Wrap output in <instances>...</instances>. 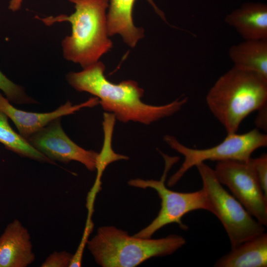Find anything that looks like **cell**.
Wrapping results in <instances>:
<instances>
[{
	"mask_svg": "<svg viewBox=\"0 0 267 267\" xmlns=\"http://www.w3.org/2000/svg\"><path fill=\"white\" fill-rule=\"evenodd\" d=\"M185 243V239L177 234L142 238L130 236L114 226H103L88 241L87 246L101 267H134L151 258L171 255Z\"/></svg>",
	"mask_w": 267,
	"mask_h": 267,
	"instance_id": "obj_4",
	"label": "cell"
},
{
	"mask_svg": "<svg viewBox=\"0 0 267 267\" xmlns=\"http://www.w3.org/2000/svg\"><path fill=\"white\" fill-rule=\"evenodd\" d=\"M73 255L65 251H55L42 264V267H70Z\"/></svg>",
	"mask_w": 267,
	"mask_h": 267,
	"instance_id": "obj_19",
	"label": "cell"
},
{
	"mask_svg": "<svg viewBox=\"0 0 267 267\" xmlns=\"http://www.w3.org/2000/svg\"><path fill=\"white\" fill-rule=\"evenodd\" d=\"M75 11L70 15L59 14L35 18L45 25L68 22L71 25L70 36L61 42L64 58L83 68L96 63L112 47L107 26L106 10L109 0H69Z\"/></svg>",
	"mask_w": 267,
	"mask_h": 267,
	"instance_id": "obj_2",
	"label": "cell"
},
{
	"mask_svg": "<svg viewBox=\"0 0 267 267\" xmlns=\"http://www.w3.org/2000/svg\"><path fill=\"white\" fill-rule=\"evenodd\" d=\"M214 267H267V233L263 232L231 248L215 262Z\"/></svg>",
	"mask_w": 267,
	"mask_h": 267,
	"instance_id": "obj_14",
	"label": "cell"
},
{
	"mask_svg": "<svg viewBox=\"0 0 267 267\" xmlns=\"http://www.w3.org/2000/svg\"><path fill=\"white\" fill-rule=\"evenodd\" d=\"M156 13L168 23L165 14L153 0H147ZM135 0H109L107 26L109 36L120 35L125 43L134 47L144 37V30L136 27L133 19V10Z\"/></svg>",
	"mask_w": 267,
	"mask_h": 267,
	"instance_id": "obj_12",
	"label": "cell"
},
{
	"mask_svg": "<svg viewBox=\"0 0 267 267\" xmlns=\"http://www.w3.org/2000/svg\"><path fill=\"white\" fill-rule=\"evenodd\" d=\"M0 90L10 101L16 104L35 103V101L25 92L23 88L6 77L0 70Z\"/></svg>",
	"mask_w": 267,
	"mask_h": 267,
	"instance_id": "obj_17",
	"label": "cell"
},
{
	"mask_svg": "<svg viewBox=\"0 0 267 267\" xmlns=\"http://www.w3.org/2000/svg\"><path fill=\"white\" fill-rule=\"evenodd\" d=\"M196 167L207 196L209 212L215 215L222 224L231 248L265 232V226L251 215L235 197L224 188L217 178L214 169L204 162Z\"/></svg>",
	"mask_w": 267,
	"mask_h": 267,
	"instance_id": "obj_5",
	"label": "cell"
},
{
	"mask_svg": "<svg viewBox=\"0 0 267 267\" xmlns=\"http://www.w3.org/2000/svg\"><path fill=\"white\" fill-rule=\"evenodd\" d=\"M164 139L173 149L184 157L181 166L168 181V186L170 187L175 185L190 169L201 163L207 160L248 162L254 151L267 145V135L257 129L242 134H227L220 143L202 149L188 147L172 135H166Z\"/></svg>",
	"mask_w": 267,
	"mask_h": 267,
	"instance_id": "obj_7",
	"label": "cell"
},
{
	"mask_svg": "<svg viewBox=\"0 0 267 267\" xmlns=\"http://www.w3.org/2000/svg\"><path fill=\"white\" fill-rule=\"evenodd\" d=\"M23 0H10L8 5L9 10L13 12L20 9Z\"/></svg>",
	"mask_w": 267,
	"mask_h": 267,
	"instance_id": "obj_22",
	"label": "cell"
},
{
	"mask_svg": "<svg viewBox=\"0 0 267 267\" xmlns=\"http://www.w3.org/2000/svg\"><path fill=\"white\" fill-rule=\"evenodd\" d=\"M27 140L52 162L67 163L75 161L83 164L89 171L96 169L99 153L85 150L73 141L63 130L60 118L52 121Z\"/></svg>",
	"mask_w": 267,
	"mask_h": 267,
	"instance_id": "obj_9",
	"label": "cell"
},
{
	"mask_svg": "<svg viewBox=\"0 0 267 267\" xmlns=\"http://www.w3.org/2000/svg\"><path fill=\"white\" fill-rule=\"evenodd\" d=\"M251 162L261 188L267 196V155L264 154L256 158H251Z\"/></svg>",
	"mask_w": 267,
	"mask_h": 267,
	"instance_id": "obj_18",
	"label": "cell"
},
{
	"mask_svg": "<svg viewBox=\"0 0 267 267\" xmlns=\"http://www.w3.org/2000/svg\"><path fill=\"white\" fill-rule=\"evenodd\" d=\"M35 258L28 230L14 220L0 236V267H27Z\"/></svg>",
	"mask_w": 267,
	"mask_h": 267,
	"instance_id": "obj_11",
	"label": "cell"
},
{
	"mask_svg": "<svg viewBox=\"0 0 267 267\" xmlns=\"http://www.w3.org/2000/svg\"><path fill=\"white\" fill-rule=\"evenodd\" d=\"M0 142L7 149L21 156L53 164V162L33 147L27 140L16 133L10 126L8 117L0 111Z\"/></svg>",
	"mask_w": 267,
	"mask_h": 267,
	"instance_id": "obj_16",
	"label": "cell"
},
{
	"mask_svg": "<svg viewBox=\"0 0 267 267\" xmlns=\"http://www.w3.org/2000/svg\"><path fill=\"white\" fill-rule=\"evenodd\" d=\"M225 22L245 40H267V6L247 3L226 15Z\"/></svg>",
	"mask_w": 267,
	"mask_h": 267,
	"instance_id": "obj_13",
	"label": "cell"
},
{
	"mask_svg": "<svg viewBox=\"0 0 267 267\" xmlns=\"http://www.w3.org/2000/svg\"><path fill=\"white\" fill-rule=\"evenodd\" d=\"M165 161L163 174L159 180L135 178L130 180L128 184L141 188H151L158 193L161 199V208L157 216L145 228L134 236L142 238H151L153 234L164 226L176 223L183 230L188 227L182 222V217L195 210L209 211L206 194L203 188L191 192H179L169 189L165 184L167 173L179 159L178 157H169L162 153Z\"/></svg>",
	"mask_w": 267,
	"mask_h": 267,
	"instance_id": "obj_6",
	"label": "cell"
},
{
	"mask_svg": "<svg viewBox=\"0 0 267 267\" xmlns=\"http://www.w3.org/2000/svg\"><path fill=\"white\" fill-rule=\"evenodd\" d=\"M228 54L234 67L267 79V40H245L231 46Z\"/></svg>",
	"mask_w": 267,
	"mask_h": 267,
	"instance_id": "obj_15",
	"label": "cell"
},
{
	"mask_svg": "<svg viewBox=\"0 0 267 267\" xmlns=\"http://www.w3.org/2000/svg\"><path fill=\"white\" fill-rule=\"evenodd\" d=\"M93 226V224L90 220V217H89L87 221L81 242L76 252L73 255L70 267H79L82 266L83 251L86 244H87L88 237L92 229Z\"/></svg>",
	"mask_w": 267,
	"mask_h": 267,
	"instance_id": "obj_20",
	"label": "cell"
},
{
	"mask_svg": "<svg viewBox=\"0 0 267 267\" xmlns=\"http://www.w3.org/2000/svg\"><path fill=\"white\" fill-rule=\"evenodd\" d=\"M207 105L227 134L235 133L243 120L267 103V79L233 67L208 92Z\"/></svg>",
	"mask_w": 267,
	"mask_h": 267,
	"instance_id": "obj_3",
	"label": "cell"
},
{
	"mask_svg": "<svg viewBox=\"0 0 267 267\" xmlns=\"http://www.w3.org/2000/svg\"><path fill=\"white\" fill-rule=\"evenodd\" d=\"M258 111L259 114L257 117L256 122L259 127L265 129V126L267 127V125L265 124V122L267 123V121L265 120V118H267V105L264 106Z\"/></svg>",
	"mask_w": 267,
	"mask_h": 267,
	"instance_id": "obj_21",
	"label": "cell"
},
{
	"mask_svg": "<svg viewBox=\"0 0 267 267\" xmlns=\"http://www.w3.org/2000/svg\"><path fill=\"white\" fill-rule=\"evenodd\" d=\"M104 64L98 61L80 72L66 75L68 83L79 91L89 92L98 98L103 110L123 123L130 121L145 125L170 116L179 111L188 101L187 97L163 105H152L141 100L144 90L133 80L114 84L104 76Z\"/></svg>",
	"mask_w": 267,
	"mask_h": 267,
	"instance_id": "obj_1",
	"label": "cell"
},
{
	"mask_svg": "<svg viewBox=\"0 0 267 267\" xmlns=\"http://www.w3.org/2000/svg\"><path fill=\"white\" fill-rule=\"evenodd\" d=\"M214 171L219 181L229 188L249 213L267 226V196L256 177L251 159L248 162L218 161Z\"/></svg>",
	"mask_w": 267,
	"mask_h": 267,
	"instance_id": "obj_8",
	"label": "cell"
},
{
	"mask_svg": "<svg viewBox=\"0 0 267 267\" xmlns=\"http://www.w3.org/2000/svg\"><path fill=\"white\" fill-rule=\"evenodd\" d=\"M98 104V98L93 97L77 105H73L71 102L68 101L51 112L33 113L16 108L0 92V111L13 122L19 134L26 140L52 121L62 116L73 114L82 108L92 107Z\"/></svg>",
	"mask_w": 267,
	"mask_h": 267,
	"instance_id": "obj_10",
	"label": "cell"
}]
</instances>
